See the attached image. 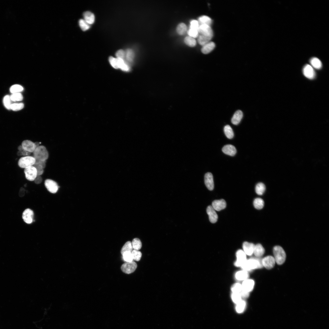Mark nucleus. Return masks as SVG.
Instances as JSON below:
<instances>
[{
  "label": "nucleus",
  "mask_w": 329,
  "mask_h": 329,
  "mask_svg": "<svg viewBox=\"0 0 329 329\" xmlns=\"http://www.w3.org/2000/svg\"><path fill=\"white\" fill-rule=\"evenodd\" d=\"M252 258L247 260L241 267L244 270L248 271L256 269L262 268V259L259 258Z\"/></svg>",
  "instance_id": "1"
},
{
  "label": "nucleus",
  "mask_w": 329,
  "mask_h": 329,
  "mask_svg": "<svg viewBox=\"0 0 329 329\" xmlns=\"http://www.w3.org/2000/svg\"><path fill=\"white\" fill-rule=\"evenodd\" d=\"M33 153V157L36 161H46L49 157L48 152L44 146H39L37 147Z\"/></svg>",
  "instance_id": "2"
},
{
  "label": "nucleus",
  "mask_w": 329,
  "mask_h": 329,
  "mask_svg": "<svg viewBox=\"0 0 329 329\" xmlns=\"http://www.w3.org/2000/svg\"><path fill=\"white\" fill-rule=\"evenodd\" d=\"M274 258L275 262L278 265L283 264L285 262L286 255L285 251L281 246H275L273 250Z\"/></svg>",
  "instance_id": "3"
},
{
  "label": "nucleus",
  "mask_w": 329,
  "mask_h": 329,
  "mask_svg": "<svg viewBox=\"0 0 329 329\" xmlns=\"http://www.w3.org/2000/svg\"><path fill=\"white\" fill-rule=\"evenodd\" d=\"M35 161V159L33 157L29 156H25L19 159L18 165L20 167L25 169L33 166Z\"/></svg>",
  "instance_id": "4"
},
{
  "label": "nucleus",
  "mask_w": 329,
  "mask_h": 329,
  "mask_svg": "<svg viewBox=\"0 0 329 329\" xmlns=\"http://www.w3.org/2000/svg\"><path fill=\"white\" fill-rule=\"evenodd\" d=\"M137 267V264L132 261L123 264L121 267V269L124 273L130 274L134 272Z\"/></svg>",
  "instance_id": "5"
},
{
  "label": "nucleus",
  "mask_w": 329,
  "mask_h": 329,
  "mask_svg": "<svg viewBox=\"0 0 329 329\" xmlns=\"http://www.w3.org/2000/svg\"><path fill=\"white\" fill-rule=\"evenodd\" d=\"M44 185L47 189L52 193H56L58 190L59 186L58 184L53 180L46 179L45 181Z\"/></svg>",
  "instance_id": "6"
},
{
  "label": "nucleus",
  "mask_w": 329,
  "mask_h": 329,
  "mask_svg": "<svg viewBox=\"0 0 329 329\" xmlns=\"http://www.w3.org/2000/svg\"><path fill=\"white\" fill-rule=\"evenodd\" d=\"M24 172L26 178L30 181H34L37 176V170L33 166L25 168Z\"/></svg>",
  "instance_id": "7"
},
{
  "label": "nucleus",
  "mask_w": 329,
  "mask_h": 329,
  "mask_svg": "<svg viewBox=\"0 0 329 329\" xmlns=\"http://www.w3.org/2000/svg\"><path fill=\"white\" fill-rule=\"evenodd\" d=\"M199 35L212 38L213 32L210 26L206 25H200L198 29Z\"/></svg>",
  "instance_id": "8"
},
{
  "label": "nucleus",
  "mask_w": 329,
  "mask_h": 329,
  "mask_svg": "<svg viewBox=\"0 0 329 329\" xmlns=\"http://www.w3.org/2000/svg\"><path fill=\"white\" fill-rule=\"evenodd\" d=\"M237 261L234 263V265L236 267H241L247 260L246 255L243 251L240 250L236 253Z\"/></svg>",
  "instance_id": "9"
},
{
  "label": "nucleus",
  "mask_w": 329,
  "mask_h": 329,
  "mask_svg": "<svg viewBox=\"0 0 329 329\" xmlns=\"http://www.w3.org/2000/svg\"><path fill=\"white\" fill-rule=\"evenodd\" d=\"M262 263L263 267L268 269H270L275 266V262L274 257L269 256L262 259Z\"/></svg>",
  "instance_id": "10"
},
{
  "label": "nucleus",
  "mask_w": 329,
  "mask_h": 329,
  "mask_svg": "<svg viewBox=\"0 0 329 329\" xmlns=\"http://www.w3.org/2000/svg\"><path fill=\"white\" fill-rule=\"evenodd\" d=\"M34 213L33 211L30 209H26L23 212L22 218L26 223L30 224L33 221Z\"/></svg>",
  "instance_id": "11"
},
{
  "label": "nucleus",
  "mask_w": 329,
  "mask_h": 329,
  "mask_svg": "<svg viewBox=\"0 0 329 329\" xmlns=\"http://www.w3.org/2000/svg\"><path fill=\"white\" fill-rule=\"evenodd\" d=\"M205 182L208 189L212 191L214 189V182L212 174L210 173H207L205 176Z\"/></svg>",
  "instance_id": "12"
},
{
  "label": "nucleus",
  "mask_w": 329,
  "mask_h": 329,
  "mask_svg": "<svg viewBox=\"0 0 329 329\" xmlns=\"http://www.w3.org/2000/svg\"><path fill=\"white\" fill-rule=\"evenodd\" d=\"M303 73L307 78L313 79L315 78V73L312 66L308 64L305 66L303 69Z\"/></svg>",
  "instance_id": "13"
},
{
  "label": "nucleus",
  "mask_w": 329,
  "mask_h": 329,
  "mask_svg": "<svg viewBox=\"0 0 329 329\" xmlns=\"http://www.w3.org/2000/svg\"><path fill=\"white\" fill-rule=\"evenodd\" d=\"M21 146L24 150L31 153H33L36 148L35 143L28 140H24Z\"/></svg>",
  "instance_id": "14"
},
{
  "label": "nucleus",
  "mask_w": 329,
  "mask_h": 329,
  "mask_svg": "<svg viewBox=\"0 0 329 329\" xmlns=\"http://www.w3.org/2000/svg\"><path fill=\"white\" fill-rule=\"evenodd\" d=\"M207 213L209 216L210 221L212 223L217 222L218 219V216L215 210L211 206H209L207 209Z\"/></svg>",
  "instance_id": "15"
},
{
  "label": "nucleus",
  "mask_w": 329,
  "mask_h": 329,
  "mask_svg": "<svg viewBox=\"0 0 329 329\" xmlns=\"http://www.w3.org/2000/svg\"><path fill=\"white\" fill-rule=\"evenodd\" d=\"M254 285L255 282L253 280L247 279L244 281L242 285V290L249 293L253 290Z\"/></svg>",
  "instance_id": "16"
},
{
  "label": "nucleus",
  "mask_w": 329,
  "mask_h": 329,
  "mask_svg": "<svg viewBox=\"0 0 329 329\" xmlns=\"http://www.w3.org/2000/svg\"><path fill=\"white\" fill-rule=\"evenodd\" d=\"M212 205L213 208L218 211L225 209L226 206L225 201L223 199L215 200L213 202Z\"/></svg>",
  "instance_id": "17"
},
{
  "label": "nucleus",
  "mask_w": 329,
  "mask_h": 329,
  "mask_svg": "<svg viewBox=\"0 0 329 329\" xmlns=\"http://www.w3.org/2000/svg\"><path fill=\"white\" fill-rule=\"evenodd\" d=\"M255 245L253 244L245 242L243 245L244 252L246 255H252L253 253Z\"/></svg>",
  "instance_id": "18"
},
{
  "label": "nucleus",
  "mask_w": 329,
  "mask_h": 329,
  "mask_svg": "<svg viewBox=\"0 0 329 329\" xmlns=\"http://www.w3.org/2000/svg\"><path fill=\"white\" fill-rule=\"evenodd\" d=\"M222 151L225 154L231 156H234L237 153L235 147L231 145L225 146L222 148Z\"/></svg>",
  "instance_id": "19"
},
{
  "label": "nucleus",
  "mask_w": 329,
  "mask_h": 329,
  "mask_svg": "<svg viewBox=\"0 0 329 329\" xmlns=\"http://www.w3.org/2000/svg\"><path fill=\"white\" fill-rule=\"evenodd\" d=\"M215 47V44L214 42L210 41L203 46L201 51L204 54H208L214 49Z\"/></svg>",
  "instance_id": "20"
},
{
  "label": "nucleus",
  "mask_w": 329,
  "mask_h": 329,
  "mask_svg": "<svg viewBox=\"0 0 329 329\" xmlns=\"http://www.w3.org/2000/svg\"><path fill=\"white\" fill-rule=\"evenodd\" d=\"M46 161H36L33 166L36 169L37 175H41L44 172V169L46 166Z\"/></svg>",
  "instance_id": "21"
},
{
  "label": "nucleus",
  "mask_w": 329,
  "mask_h": 329,
  "mask_svg": "<svg viewBox=\"0 0 329 329\" xmlns=\"http://www.w3.org/2000/svg\"><path fill=\"white\" fill-rule=\"evenodd\" d=\"M243 117V113L240 110L237 111L234 114L231 120L232 123L235 125L239 124Z\"/></svg>",
  "instance_id": "22"
},
{
  "label": "nucleus",
  "mask_w": 329,
  "mask_h": 329,
  "mask_svg": "<svg viewBox=\"0 0 329 329\" xmlns=\"http://www.w3.org/2000/svg\"><path fill=\"white\" fill-rule=\"evenodd\" d=\"M84 20L88 24L91 25L94 23L95 21L94 15L90 12H86L83 14Z\"/></svg>",
  "instance_id": "23"
},
{
  "label": "nucleus",
  "mask_w": 329,
  "mask_h": 329,
  "mask_svg": "<svg viewBox=\"0 0 329 329\" xmlns=\"http://www.w3.org/2000/svg\"><path fill=\"white\" fill-rule=\"evenodd\" d=\"M265 250L262 245L260 244H258L255 245L253 253L258 258H260L264 254Z\"/></svg>",
  "instance_id": "24"
},
{
  "label": "nucleus",
  "mask_w": 329,
  "mask_h": 329,
  "mask_svg": "<svg viewBox=\"0 0 329 329\" xmlns=\"http://www.w3.org/2000/svg\"><path fill=\"white\" fill-rule=\"evenodd\" d=\"M117 58L118 61L119 68L126 72H128L130 71V66L124 60L120 58Z\"/></svg>",
  "instance_id": "25"
},
{
  "label": "nucleus",
  "mask_w": 329,
  "mask_h": 329,
  "mask_svg": "<svg viewBox=\"0 0 329 329\" xmlns=\"http://www.w3.org/2000/svg\"><path fill=\"white\" fill-rule=\"evenodd\" d=\"M235 276L238 280L244 281L248 279L249 275L247 271L243 270L237 272L235 275Z\"/></svg>",
  "instance_id": "26"
},
{
  "label": "nucleus",
  "mask_w": 329,
  "mask_h": 329,
  "mask_svg": "<svg viewBox=\"0 0 329 329\" xmlns=\"http://www.w3.org/2000/svg\"><path fill=\"white\" fill-rule=\"evenodd\" d=\"M198 37L199 43L202 46L210 41L212 37L199 35Z\"/></svg>",
  "instance_id": "27"
},
{
  "label": "nucleus",
  "mask_w": 329,
  "mask_h": 329,
  "mask_svg": "<svg viewBox=\"0 0 329 329\" xmlns=\"http://www.w3.org/2000/svg\"><path fill=\"white\" fill-rule=\"evenodd\" d=\"M199 25H206L210 26L212 23L211 19L206 16H203L200 17L198 21Z\"/></svg>",
  "instance_id": "28"
},
{
  "label": "nucleus",
  "mask_w": 329,
  "mask_h": 329,
  "mask_svg": "<svg viewBox=\"0 0 329 329\" xmlns=\"http://www.w3.org/2000/svg\"><path fill=\"white\" fill-rule=\"evenodd\" d=\"M265 185L262 183H258L256 185L255 192L258 195H262L265 192Z\"/></svg>",
  "instance_id": "29"
},
{
  "label": "nucleus",
  "mask_w": 329,
  "mask_h": 329,
  "mask_svg": "<svg viewBox=\"0 0 329 329\" xmlns=\"http://www.w3.org/2000/svg\"><path fill=\"white\" fill-rule=\"evenodd\" d=\"M310 62L312 67L316 69H320L322 67L321 62L317 58H311L310 60Z\"/></svg>",
  "instance_id": "30"
},
{
  "label": "nucleus",
  "mask_w": 329,
  "mask_h": 329,
  "mask_svg": "<svg viewBox=\"0 0 329 329\" xmlns=\"http://www.w3.org/2000/svg\"><path fill=\"white\" fill-rule=\"evenodd\" d=\"M187 31V27L183 23L179 24L176 28V31L177 33L180 35H184Z\"/></svg>",
  "instance_id": "31"
},
{
  "label": "nucleus",
  "mask_w": 329,
  "mask_h": 329,
  "mask_svg": "<svg viewBox=\"0 0 329 329\" xmlns=\"http://www.w3.org/2000/svg\"><path fill=\"white\" fill-rule=\"evenodd\" d=\"M253 204L255 208L258 210L262 209L264 206V202L263 199L260 198L255 199Z\"/></svg>",
  "instance_id": "32"
},
{
  "label": "nucleus",
  "mask_w": 329,
  "mask_h": 329,
  "mask_svg": "<svg viewBox=\"0 0 329 329\" xmlns=\"http://www.w3.org/2000/svg\"><path fill=\"white\" fill-rule=\"evenodd\" d=\"M184 42L187 45L191 47L195 46L197 44L196 39L191 37L187 36L184 39Z\"/></svg>",
  "instance_id": "33"
},
{
  "label": "nucleus",
  "mask_w": 329,
  "mask_h": 329,
  "mask_svg": "<svg viewBox=\"0 0 329 329\" xmlns=\"http://www.w3.org/2000/svg\"><path fill=\"white\" fill-rule=\"evenodd\" d=\"M224 132L226 137L229 139H232L234 137V133L232 129L229 125L225 126L224 128Z\"/></svg>",
  "instance_id": "34"
},
{
  "label": "nucleus",
  "mask_w": 329,
  "mask_h": 329,
  "mask_svg": "<svg viewBox=\"0 0 329 329\" xmlns=\"http://www.w3.org/2000/svg\"><path fill=\"white\" fill-rule=\"evenodd\" d=\"M133 249L132 243L130 241H128L122 247L121 251V253L122 255L126 252H131L133 251Z\"/></svg>",
  "instance_id": "35"
},
{
  "label": "nucleus",
  "mask_w": 329,
  "mask_h": 329,
  "mask_svg": "<svg viewBox=\"0 0 329 329\" xmlns=\"http://www.w3.org/2000/svg\"><path fill=\"white\" fill-rule=\"evenodd\" d=\"M131 243L133 248L134 250H139L142 248V242L139 239H134Z\"/></svg>",
  "instance_id": "36"
},
{
  "label": "nucleus",
  "mask_w": 329,
  "mask_h": 329,
  "mask_svg": "<svg viewBox=\"0 0 329 329\" xmlns=\"http://www.w3.org/2000/svg\"><path fill=\"white\" fill-rule=\"evenodd\" d=\"M246 306V302L242 300L237 304L236 310L237 312L239 313H242L245 310Z\"/></svg>",
  "instance_id": "37"
},
{
  "label": "nucleus",
  "mask_w": 329,
  "mask_h": 329,
  "mask_svg": "<svg viewBox=\"0 0 329 329\" xmlns=\"http://www.w3.org/2000/svg\"><path fill=\"white\" fill-rule=\"evenodd\" d=\"M11 101L14 102L20 101L23 100V97L20 93H13L10 96Z\"/></svg>",
  "instance_id": "38"
},
{
  "label": "nucleus",
  "mask_w": 329,
  "mask_h": 329,
  "mask_svg": "<svg viewBox=\"0 0 329 329\" xmlns=\"http://www.w3.org/2000/svg\"><path fill=\"white\" fill-rule=\"evenodd\" d=\"M133 259L137 261H139L142 258V253L138 250H133L131 252Z\"/></svg>",
  "instance_id": "39"
},
{
  "label": "nucleus",
  "mask_w": 329,
  "mask_h": 329,
  "mask_svg": "<svg viewBox=\"0 0 329 329\" xmlns=\"http://www.w3.org/2000/svg\"><path fill=\"white\" fill-rule=\"evenodd\" d=\"M24 90L23 87L20 85L15 84L12 86L10 89V91L13 93H19Z\"/></svg>",
  "instance_id": "40"
},
{
  "label": "nucleus",
  "mask_w": 329,
  "mask_h": 329,
  "mask_svg": "<svg viewBox=\"0 0 329 329\" xmlns=\"http://www.w3.org/2000/svg\"><path fill=\"white\" fill-rule=\"evenodd\" d=\"M231 290L232 293L240 294L242 290V285L239 283L235 284L232 286Z\"/></svg>",
  "instance_id": "41"
},
{
  "label": "nucleus",
  "mask_w": 329,
  "mask_h": 329,
  "mask_svg": "<svg viewBox=\"0 0 329 329\" xmlns=\"http://www.w3.org/2000/svg\"><path fill=\"white\" fill-rule=\"evenodd\" d=\"M79 25L80 27L84 31H85L90 28V25L87 23L84 19H80L79 21Z\"/></svg>",
  "instance_id": "42"
},
{
  "label": "nucleus",
  "mask_w": 329,
  "mask_h": 329,
  "mask_svg": "<svg viewBox=\"0 0 329 329\" xmlns=\"http://www.w3.org/2000/svg\"><path fill=\"white\" fill-rule=\"evenodd\" d=\"M11 100L10 97L8 95L6 96L3 99V103L5 107L8 110H11L12 105Z\"/></svg>",
  "instance_id": "43"
},
{
  "label": "nucleus",
  "mask_w": 329,
  "mask_h": 329,
  "mask_svg": "<svg viewBox=\"0 0 329 329\" xmlns=\"http://www.w3.org/2000/svg\"><path fill=\"white\" fill-rule=\"evenodd\" d=\"M24 107V104L22 103L14 104H12L11 110L15 111H18L22 109Z\"/></svg>",
  "instance_id": "44"
},
{
  "label": "nucleus",
  "mask_w": 329,
  "mask_h": 329,
  "mask_svg": "<svg viewBox=\"0 0 329 329\" xmlns=\"http://www.w3.org/2000/svg\"><path fill=\"white\" fill-rule=\"evenodd\" d=\"M134 52L132 50L130 49L127 50L126 54V58L128 61L132 62L134 59Z\"/></svg>",
  "instance_id": "45"
},
{
  "label": "nucleus",
  "mask_w": 329,
  "mask_h": 329,
  "mask_svg": "<svg viewBox=\"0 0 329 329\" xmlns=\"http://www.w3.org/2000/svg\"><path fill=\"white\" fill-rule=\"evenodd\" d=\"M231 297L233 302L236 304L242 300V298L239 293H232Z\"/></svg>",
  "instance_id": "46"
},
{
  "label": "nucleus",
  "mask_w": 329,
  "mask_h": 329,
  "mask_svg": "<svg viewBox=\"0 0 329 329\" xmlns=\"http://www.w3.org/2000/svg\"><path fill=\"white\" fill-rule=\"evenodd\" d=\"M122 255L124 261L126 262H131L133 261V259L131 252H125Z\"/></svg>",
  "instance_id": "47"
},
{
  "label": "nucleus",
  "mask_w": 329,
  "mask_h": 329,
  "mask_svg": "<svg viewBox=\"0 0 329 329\" xmlns=\"http://www.w3.org/2000/svg\"><path fill=\"white\" fill-rule=\"evenodd\" d=\"M187 33L189 36L194 38L198 37L199 35L198 30L190 28L187 31Z\"/></svg>",
  "instance_id": "48"
},
{
  "label": "nucleus",
  "mask_w": 329,
  "mask_h": 329,
  "mask_svg": "<svg viewBox=\"0 0 329 329\" xmlns=\"http://www.w3.org/2000/svg\"><path fill=\"white\" fill-rule=\"evenodd\" d=\"M109 61L111 65L115 69H119L118 61L117 58L112 57H110L109 58Z\"/></svg>",
  "instance_id": "49"
},
{
  "label": "nucleus",
  "mask_w": 329,
  "mask_h": 329,
  "mask_svg": "<svg viewBox=\"0 0 329 329\" xmlns=\"http://www.w3.org/2000/svg\"><path fill=\"white\" fill-rule=\"evenodd\" d=\"M199 26V25L198 21L193 20L190 22V28L198 30Z\"/></svg>",
  "instance_id": "50"
},
{
  "label": "nucleus",
  "mask_w": 329,
  "mask_h": 329,
  "mask_svg": "<svg viewBox=\"0 0 329 329\" xmlns=\"http://www.w3.org/2000/svg\"><path fill=\"white\" fill-rule=\"evenodd\" d=\"M116 55L117 58H120L123 60L125 56V53L124 51L120 50L117 52Z\"/></svg>",
  "instance_id": "51"
},
{
  "label": "nucleus",
  "mask_w": 329,
  "mask_h": 329,
  "mask_svg": "<svg viewBox=\"0 0 329 329\" xmlns=\"http://www.w3.org/2000/svg\"><path fill=\"white\" fill-rule=\"evenodd\" d=\"M249 293L243 291V290L240 293V295L242 298H248L249 295Z\"/></svg>",
  "instance_id": "52"
},
{
  "label": "nucleus",
  "mask_w": 329,
  "mask_h": 329,
  "mask_svg": "<svg viewBox=\"0 0 329 329\" xmlns=\"http://www.w3.org/2000/svg\"><path fill=\"white\" fill-rule=\"evenodd\" d=\"M42 180V179L41 176L37 175L34 181L36 184H39L41 183Z\"/></svg>",
  "instance_id": "53"
},
{
  "label": "nucleus",
  "mask_w": 329,
  "mask_h": 329,
  "mask_svg": "<svg viewBox=\"0 0 329 329\" xmlns=\"http://www.w3.org/2000/svg\"><path fill=\"white\" fill-rule=\"evenodd\" d=\"M21 152L22 156H29V155L31 153L25 150H23L21 151Z\"/></svg>",
  "instance_id": "54"
},
{
  "label": "nucleus",
  "mask_w": 329,
  "mask_h": 329,
  "mask_svg": "<svg viewBox=\"0 0 329 329\" xmlns=\"http://www.w3.org/2000/svg\"><path fill=\"white\" fill-rule=\"evenodd\" d=\"M18 149L19 151H22L24 150L22 146H19L18 148Z\"/></svg>",
  "instance_id": "55"
},
{
  "label": "nucleus",
  "mask_w": 329,
  "mask_h": 329,
  "mask_svg": "<svg viewBox=\"0 0 329 329\" xmlns=\"http://www.w3.org/2000/svg\"><path fill=\"white\" fill-rule=\"evenodd\" d=\"M17 154H18V156H22V153H21V151H18V153H17Z\"/></svg>",
  "instance_id": "56"
}]
</instances>
